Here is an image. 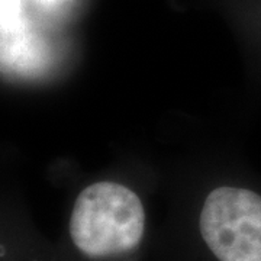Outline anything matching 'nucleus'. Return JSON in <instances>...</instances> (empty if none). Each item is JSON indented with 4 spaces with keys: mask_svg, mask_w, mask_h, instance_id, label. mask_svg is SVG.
Returning a JSON list of instances; mask_svg holds the SVG:
<instances>
[{
    "mask_svg": "<svg viewBox=\"0 0 261 261\" xmlns=\"http://www.w3.org/2000/svg\"><path fill=\"white\" fill-rule=\"evenodd\" d=\"M145 233L144 202L116 181L84 187L67 224L71 261H138Z\"/></svg>",
    "mask_w": 261,
    "mask_h": 261,
    "instance_id": "obj_1",
    "label": "nucleus"
},
{
    "mask_svg": "<svg viewBox=\"0 0 261 261\" xmlns=\"http://www.w3.org/2000/svg\"><path fill=\"white\" fill-rule=\"evenodd\" d=\"M193 232L200 261H261V195L240 186L211 190Z\"/></svg>",
    "mask_w": 261,
    "mask_h": 261,
    "instance_id": "obj_2",
    "label": "nucleus"
},
{
    "mask_svg": "<svg viewBox=\"0 0 261 261\" xmlns=\"http://www.w3.org/2000/svg\"><path fill=\"white\" fill-rule=\"evenodd\" d=\"M19 18V0H2V35L16 32Z\"/></svg>",
    "mask_w": 261,
    "mask_h": 261,
    "instance_id": "obj_3",
    "label": "nucleus"
},
{
    "mask_svg": "<svg viewBox=\"0 0 261 261\" xmlns=\"http://www.w3.org/2000/svg\"><path fill=\"white\" fill-rule=\"evenodd\" d=\"M2 257H6V258H9L10 260V257L9 255H6V254H2ZM3 261H6V260H3ZM10 261H41V260H38V258H32V257H28V258H19V257H16L15 260H10Z\"/></svg>",
    "mask_w": 261,
    "mask_h": 261,
    "instance_id": "obj_4",
    "label": "nucleus"
}]
</instances>
